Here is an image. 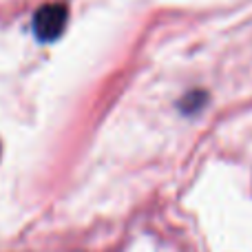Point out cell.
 I'll return each mask as SVG.
<instances>
[{
	"instance_id": "6da1fadb",
	"label": "cell",
	"mask_w": 252,
	"mask_h": 252,
	"mask_svg": "<svg viewBox=\"0 0 252 252\" xmlns=\"http://www.w3.org/2000/svg\"><path fill=\"white\" fill-rule=\"evenodd\" d=\"M66 7L62 2H53V4H44L35 11L33 18V33L40 42H53L60 38L62 29L66 25Z\"/></svg>"
}]
</instances>
